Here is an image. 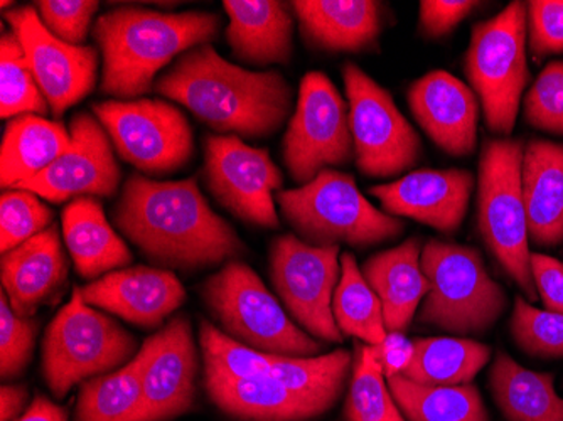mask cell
<instances>
[{
  "mask_svg": "<svg viewBox=\"0 0 563 421\" xmlns=\"http://www.w3.org/2000/svg\"><path fill=\"white\" fill-rule=\"evenodd\" d=\"M5 19L24 47L53 115L59 119L93 91L98 71L97 47L73 46L53 36L34 8L12 9Z\"/></svg>",
  "mask_w": 563,
  "mask_h": 421,
  "instance_id": "9a60e30c",
  "label": "cell"
},
{
  "mask_svg": "<svg viewBox=\"0 0 563 421\" xmlns=\"http://www.w3.org/2000/svg\"><path fill=\"white\" fill-rule=\"evenodd\" d=\"M422 270L430 284L419 313L423 324L459 335L483 334L508 306L505 290L473 246L430 240L422 250Z\"/></svg>",
  "mask_w": 563,
  "mask_h": 421,
  "instance_id": "52a82bcc",
  "label": "cell"
},
{
  "mask_svg": "<svg viewBox=\"0 0 563 421\" xmlns=\"http://www.w3.org/2000/svg\"><path fill=\"white\" fill-rule=\"evenodd\" d=\"M530 240L540 246L563 243V144L533 139L521 170Z\"/></svg>",
  "mask_w": 563,
  "mask_h": 421,
  "instance_id": "484cf974",
  "label": "cell"
},
{
  "mask_svg": "<svg viewBox=\"0 0 563 421\" xmlns=\"http://www.w3.org/2000/svg\"><path fill=\"white\" fill-rule=\"evenodd\" d=\"M220 27V15L211 12L163 14L119 8L100 15L93 37L103 55L101 91L122 101L148 93L164 66L210 44Z\"/></svg>",
  "mask_w": 563,
  "mask_h": 421,
  "instance_id": "3957f363",
  "label": "cell"
},
{
  "mask_svg": "<svg viewBox=\"0 0 563 421\" xmlns=\"http://www.w3.org/2000/svg\"><path fill=\"white\" fill-rule=\"evenodd\" d=\"M2 292L21 318L34 313L62 290L68 278V259L62 248L59 231L51 224L30 242L2 255Z\"/></svg>",
  "mask_w": 563,
  "mask_h": 421,
  "instance_id": "44dd1931",
  "label": "cell"
},
{
  "mask_svg": "<svg viewBox=\"0 0 563 421\" xmlns=\"http://www.w3.org/2000/svg\"><path fill=\"white\" fill-rule=\"evenodd\" d=\"M201 296L230 337L272 356L314 357L321 344L297 328L264 281L233 259L202 285Z\"/></svg>",
  "mask_w": 563,
  "mask_h": 421,
  "instance_id": "ba28073f",
  "label": "cell"
},
{
  "mask_svg": "<svg viewBox=\"0 0 563 421\" xmlns=\"http://www.w3.org/2000/svg\"><path fill=\"white\" fill-rule=\"evenodd\" d=\"M71 132L63 123L37 115L12 119L5 126L0 148V184L15 189L34 179L65 154Z\"/></svg>",
  "mask_w": 563,
  "mask_h": 421,
  "instance_id": "83f0119b",
  "label": "cell"
},
{
  "mask_svg": "<svg viewBox=\"0 0 563 421\" xmlns=\"http://www.w3.org/2000/svg\"><path fill=\"white\" fill-rule=\"evenodd\" d=\"M0 115L18 119L22 115L43 117L49 112L21 41L12 31L0 37Z\"/></svg>",
  "mask_w": 563,
  "mask_h": 421,
  "instance_id": "836d02e7",
  "label": "cell"
},
{
  "mask_svg": "<svg viewBox=\"0 0 563 421\" xmlns=\"http://www.w3.org/2000/svg\"><path fill=\"white\" fill-rule=\"evenodd\" d=\"M509 331L525 354L542 359L563 357V315L540 310L517 297Z\"/></svg>",
  "mask_w": 563,
  "mask_h": 421,
  "instance_id": "74e56055",
  "label": "cell"
},
{
  "mask_svg": "<svg viewBox=\"0 0 563 421\" xmlns=\"http://www.w3.org/2000/svg\"><path fill=\"white\" fill-rule=\"evenodd\" d=\"M113 224L161 268L201 270L239 258L245 245L199 191L195 177L152 180L132 174L112 211Z\"/></svg>",
  "mask_w": 563,
  "mask_h": 421,
  "instance_id": "6da1fadb",
  "label": "cell"
},
{
  "mask_svg": "<svg viewBox=\"0 0 563 421\" xmlns=\"http://www.w3.org/2000/svg\"><path fill=\"white\" fill-rule=\"evenodd\" d=\"M531 275L545 310L563 315V263L553 256L531 253Z\"/></svg>",
  "mask_w": 563,
  "mask_h": 421,
  "instance_id": "f6af8a7d",
  "label": "cell"
},
{
  "mask_svg": "<svg viewBox=\"0 0 563 421\" xmlns=\"http://www.w3.org/2000/svg\"><path fill=\"white\" fill-rule=\"evenodd\" d=\"M144 354L81 388L75 421H144Z\"/></svg>",
  "mask_w": 563,
  "mask_h": 421,
  "instance_id": "4dcf8cb0",
  "label": "cell"
},
{
  "mask_svg": "<svg viewBox=\"0 0 563 421\" xmlns=\"http://www.w3.org/2000/svg\"><path fill=\"white\" fill-rule=\"evenodd\" d=\"M373 350L387 379L404 375L413 357V342L408 341L404 332H388L387 339Z\"/></svg>",
  "mask_w": 563,
  "mask_h": 421,
  "instance_id": "bcb514c9",
  "label": "cell"
},
{
  "mask_svg": "<svg viewBox=\"0 0 563 421\" xmlns=\"http://www.w3.org/2000/svg\"><path fill=\"white\" fill-rule=\"evenodd\" d=\"M233 56L255 66L287 65L294 53L292 5L277 0H227Z\"/></svg>",
  "mask_w": 563,
  "mask_h": 421,
  "instance_id": "7402d4cb",
  "label": "cell"
},
{
  "mask_svg": "<svg viewBox=\"0 0 563 421\" xmlns=\"http://www.w3.org/2000/svg\"><path fill=\"white\" fill-rule=\"evenodd\" d=\"M271 277L290 315L312 337L343 341L332 313L341 278L340 245L314 246L296 234L278 236L271 248Z\"/></svg>",
  "mask_w": 563,
  "mask_h": 421,
  "instance_id": "4fadbf2b",
  "label": "cell"
},
{
  "mask_svg": "<svg viewBox=\"0 0 563 421\" xmlns=\"http://www.w3.org/2000/svg\"><path fill=\"white\" fill-rule=\"evenodd\" d=\"M346 418L347 421H405L385 385V375L373 346H356Z\"/></svg>",
  "mask_w": 563,
  "mask_h": 421,
  "instance_id": "8d00e7d4",
  "label": "cell"
},
{
  "mask_svg": "<svg viewBox=\"0 0 563 421\" xmlns=\"http://www.w3.org/2000/svg\"><path fill=\"white\" fill-rule=\"evenodd\" d=\"M479 2L470 0H422L420 27L429 37H441L461 24Z\"/></svg>",
  "mask_w": 563,
  "mask_h": 421,
  "instance_id": "ee69618b",
  "label": "cell"
},
{
  "mask_svg": "<svg viewBox=\"0 0 563 421\" xmlns=\"http://www.w3.org/2000/svg\"><path fill=\"white\" fill-rule=\"evenodd\" d=\"M18 421H68V417L58 405L51 403L47 398L36 397L30 410L25 411Z\"/></svg>",
  "mask_w": 563,
  "mask_h": 421,
  "instance_id": "c3c4849f",
  "label": "cell"
},
{
  "mask_svg": "<svg viewBox=\"0 0 563 421\" xmlns=\"http://www.w3.org/2000/svg\"><path fill=\"white\" fill-rule=\"evenodd\" d=\"M528 9V47L534 59L563 55V0H531Z\"/></svg>",
  "mask_w": 563,
  "mask_h": 421,
  "instance_id": "7bdbcfd3",
  "label": "cell"
},
{
  "mask_svg": "<svg viewBox=\"0 0 563 421\" xmlns=\"http://www.w3.org/2000/svg\"><path fill=\"white\" fill-rule=\"evenodd\" d=\"M95 117L106 126L125 163L145 174L183 169L195 154L191 125L181 110L166 100L137 98L95 103Z\"/></svg>",
  "mask_w": 563,
  "mask_h": 421,
  "instance_id": "7c38bea8",
  "label": "cell"
},
{
  "mask_svg": "<svg viewBox=\"0 0 563 421\" xmlns=\"http://www.w3.org/2000/svg\"><path fill=\"white\" fill-rule=\"evenodd\" d=\"M36 11L53 36L78 46L87 40L98 2L91 0H40Z\"/></svg>",
  "mask_w": 563,
  "mask_h": 421,
  "instance_id": "b9f144b4",
  "label": "cell"
},
{
  "mask_svg": "<svg viewBox=\"0 0 563 421\" xmlns=\"http://www.w3.org/2000/svg\"><path fill=\"white\" fill-rule=\"evenodd\" d=\"M27 388L22 385H2L0 389V421H12L24 410Z\"/></svg>",
  "mask_w": 563,
  "mask_h": 421,
  "instance_id": "7dc6e473",
  "label": "cell"
},
{
  "mask_svg": "<svg viewBox=\"0 0 563 421\" xmlns=\"http://www.w3.org/2000/svg\"><path fill=\"white\" fill-rule=\"evenodd\" d=\"M282 157L297 184H309L329 167L346 166L354 157L350 107L322 71L303 76L290 117Z\"/></svg>",
  "mask_w": 563,
  "mask_h": 421,
  "instance_id": "30bf717a",
  "label": "cell"
},
{
  "mask_svg": "<svg viewBox=\"0 0 563 421\" xmlns=\"http://www.w3.org/2000/svg\"><path fill=\"white\" fill-rule=\"evenodd\" d=\"M388 386L408 421H489L474 385L426 386L394 376Z\"/></svg>",
  "mask_w": 563,
  "mask_h": 421,
  "instance_id": "1f68e13d",
  "label": "cell"
},
{
  "mask_svg": "<svg viewBox=\"0 0 563 421\" xmlns=\"http://www.w3.org/2000/svg\"><path fill=\"white\" fill-rule=\"evenodd\" d=\"M80 290L88 306L144 329L161 328L186 300L181 281L164 268L110 272Z\"/></svg>",
  "mask_w": 563,
  "mask_h": 421,
  "instance_id": "ffe728a7",
  "label": "cell"
},
{
  "mask_svg": "<svg viewBox=\"0 0 563 421\" xmlns=\"http://www.w3.org/2000/svg\"><path fill=\"white\" fill-rule=\"evenodd\" d=\"M525 147L520 139L484 142L477 176V228L496 262L533 302L539 292L531 275L530 233L521 188Z\"/></svg>",
  "mask_w": 563,
  "mask_h": 421,
  "instance_id": "277c9868",
  "label": "cell"
},
{
  "mask_svg": "<svg viewBox=\"0 0 563 421\" xmlns=\"http://www.w3.org/2000/svg\"><path fill=\"white\" fill-rule=\"evenodd\" d=\"M37 322L12 310L8 296L0 297V375L18 378L33 357Z\"/></svg>",
  "mask_w": 563,
  "mask_h": 421,
  "instance_id": "60d3db41",
  "label": "cell"
},
{
  "mask_svg": "<svg viewBox=\"0 0 563 421\" xmlns=\"http://www.w3.org/2000/svg\"><path fill=\"white\" fill-rule=\"evenodd\" d=\"M292 11L309 46L324 51L366 49L378 41L383 9L373 0H296Z\"/></svg>",
  "mask_w": 563,
  "mask_h": 421,
  "instance_id": "603a6c76",
  "label": "cell"
},
{
  "mask_svg": "<svg viewBox=\"0 0 563 421\" xmlns=\"http://www.w3.org/2000/svg\"><path fill=\"white\" fill-rule=\"evenodd\" d=\"M53 209L40 201V196L25 189H11L0 198V246L2 255L30 242L53 224Z\"/></svg>",
  "mask_w": 563,
  "mask_h": 421,
  "instance_id": "f35d334b",
  "label": "cell"
},
{
  "mask_svg": "<svg viewBox=\"0 0 563 421\" xmlns=\"http://www.w3.org/2000/svg\"><path fill=\"white\" fill-rule=\"evenodd\" d=\"M71 145L44 173L15 189L34 192L46 201L66 202L80 198H110L120 184V167L112 141L103 125L87 112L69 123Z\"/></svg>",
  "mask_w": 563,
  "mask_h": 421,
  "instance_id": "2e32d148",
  "label": "cell"
},
{
  "mask_svg": "<svg viewBox=\"0 0 563 421\" xmlns=\"http://www.w3.org/2000/svg\"><path fill=\"white\" fill-rule=\"evenodd\" d=\"M211 400L230 417L245 421H303L332 407L325 398L296 391L271 376L261 378L207 379Z\"/></svg>",
  "mask_w": 563,
  "mask_h": 421,
  "instance_id": "cb8c5ba5",
  "label": "cell"
},
{
  "mask_svg": "<svg viewBox=\"0 0 563 421\" xmlns=\"http://www.w3.org/2000/svg\"><path fill=\"white\" fill-rule=\"evenodd\" d=\"M205 375L207 379H252L267 376L271 373L274 356L258 353L242 342L221 332L208 321H201L199 329Z\"/></svg>",
  "mask_w": 563,
  "mask_h": 421,
  "instance_id": "d590c367",
  "label": "cell"
},
{
  "mask_svg": "<svg viewBox=\"0 0 563 421\" xmlns=\"http://www.w3.org/2000/svg\"><path fill=\"white\" fill-rule=\"evenodd\" d=\"M154 91L181 103L218 134L242 139L272 137L294 110L292 87L278 69L233 65L211 44L179 56Z\"/></svg>",
  "mask_w": 563,
  "mask_h": 421,
  "instance_id": "7a4b0ae2",
  "label": "cell"
},
{
  "mask_svg": "<svg viewBox=\"0 0 563 421\" xmlns=\"http://www.w3.org/2000/svg\"><path fill=\"white\" fill-rule=\"evenodd\" d=\"M205 176L213 198L250 224L277 228L274 192L284 176L267 148L252 147L236 135H211L205 145Z\"/></svg>",
  "mask_w": 563,
  "mask_h": 421,
  "instance_id": "5bb4252c",
  "label": "cell"
},
{
  "mask_svg": "<svg viewBox=\"0 0 563 421\" xmlns=\"http://www.w3.org/2000/svg\"><path fill=\"white\" fill-rule=\"evenodd\" d=\"M332 313L343 335L368 342V346H378L387 339L382 302L357 268L353 253L341 256V278L332 299Z\"/></svg>",
  "mask_w": 563,
  "mask_h": 421,
  "instance_id": "d6a6232c",
  "label": "cell"
},
{
  "mask_svg": "<svg viewBox=\"0 0 563 421\" xmlns=\"http://www.w3.org/2000/svg\"><path fill=\"white\" fill-rule=\"evenodd\" d=\"M489 386L508 421H563V398L556 395L552 375L531 372L499 353L489 373Z\"/></svg>",
  "mask_w": 563,
  "mask_h": 421,
  "instance_id": "f1b7e54d",
  "label": "cell"
},
{
  "mask_svg": "<svg viewBox=\"0 0 563 421\" xmlns=\"http://www.w3.org/2000/svg\"><path fill=\"white\" fill-rule=\"evenodd\" d=\"M525 122L531 129L563 137V62L543 68L523 100Z\"/></svg>",
  "mask_w": 563,
  "mask_h": 421,
  "instance_id": "ab89813d",
  "label": "cell"
},
{
  "mask_svg": "<svg viewBox=\"0 0 563 421\" xmlns=\"http://www.w3.org/2000/svg\"><path fill=\"white\" fill-rule=\"evenodd\" d=\"M343 80L357 169L378 179L412 169L422 157V141L394 97L354 63L343 66Z\"/></svg>",
  "mask_w": 563,
  "mask_h": 421,
  "instance_id": "8fae6325",
  "label": "cell"
},
{
  "mask_svg": "<svg viewBox=\"0 0 563 421\" xmlns=\"http://www.w3.org/2000/svg\"><path fill=\"white\" fill-rule=\"evenodd\" d=\"M479 104L473 88L444 69L427 73L408 88V107L417 123L454 157L476 152Z\"/></svg>",
  "mask_w": 563,
  "mask_h": 421,
  "instance_id": "d6986e66",
  "label": "cell"
},
{
  "mask_svg": "<svg viewBox=\"0 0 563 421\" xmlns=\"http://www.w3.org/2000/svg\"><path fill=\"white\" fill-rule=\"evenodd\" d=\"M351 363L353 357L344 350L314 357L274 356L268 376L296 391L336 403L350 373Z\"/></svg>",
  "mask_w": 563,
  "mask_h": 421,
  "instance_id": "e575fe53",
  "label": "cell"
},
{
  "mask_svg": "<svg viewBox=\"0 0 563 421\" xmlns=\"http://www.w3.org/2000/svg\"><path fill=\"white\" fill-rule=\"evenodd\" d=\"M137 351L135 337L110 315L88 306L80 288L59 310L43 342V373L51 391L63 398L88 378L109 375L129 364Z\"/></svg>",
  "mask_w": 563,
  "mask_h": 421,
  "instance_id": "9c48e42d",
  "label": "cell"
},
{
  "mask_svg": "<svg viewBox=\"0 0 563 421\" xmlns=\"http://www.w3.org/2000/svg\"><path fill=\"white\" fill-rule=\"evenodd\" d=\"M422 240L408 239L401 245L372 256L363 277L375 290L383 307L388 332H404L429 293L430 284L422 270Z\"/></svg>",
  "mask_w": 563,
  "mask_h": 421,
  "instance_id": "d4e9b609",
  "label": "cell"
},
{
  "mask_svg": "<svg viewBox=\"0 0 563 421\" xmlns=\"http://www.w3.org/2000/svg\"><path fill=\"white\" fill-rule=\"evenodd\" d=\"M527 2L515 0L498 15L477 22L466 53L467 80L493 134L509 137L530 81Z\"/></svg>",
  "mask_w": 563,
  "mask_h": 421,
  "instance_id": "8992f818",
  "label": "cell"
},
{
  "mask_svg": "<svg viewBox=\"0 0 563 421\" xmlns=\"http://www.w3.org/2000/svg\"><path fill=\"white\" fill-rule=\"evenodd\" d=\"M275 201L309 245H378L405 231L398 218L375 208L357 189L354 177L340 170H322L309 184L278 191Z\"/></svg>",
  "mask_w": 563,
  "mask_h": 421,
  "instance_id": "5b68a950",
  "label": "cell"
},
{
  "mask_svg": "<svg viewBox=\"0 0 563 421\" xmlns=\"http://www.w3.org/2000/svg\"><path fill=\"white\" fill-rule=\"evenodd\" d=\"M489 357L492 347L473 339H416L412 361L401 376L426 386L471 385Z\"/></svg>",
  "mask_w": 563,
  "mask_h": 421,
  "instance_id": "f546056e",
  "label": "cell"
},
{
  "mask_svg": "<svg viewBox=\"0 0 563 421\" xmlns=\"http://www.w3.org/2000/svg\"><path fill=\"white\" fill-rule=\"evenodd\" d=\"M63 233L76 272L84 278H98L131 265L132 253L95 198L75 199L65 206Z\"/></svg>",
  "mask_w": 563,
  "mask_h": 421,
  "instance_id": "4316f807",
  "label": "cell"
},
{
  "mask_svg": "<svg viewBox=\"0 0 563 421\" xmlns=\"http://www.w3.org/2000/svg\"><path fill=\"white\" fill-rule=\"evenodd\" d=\"M476 188L466 169H420L394 182L378 184L369 192L385 213L410 218L441 233H454L463 224Z\"/></svg>",
  "mask_w": 563,
  "mask_h": 421,
  "instance_id": "ac0fdd59",
  "label": "cell"
},
{
  "mask_svg": "<svg viewBox=\"0 0 563 421\" xmlns=\"http://www.w3.org/2000/svg\"><path fill=\"white\" fill-rule=\"evenodd\" d=\"M144 421H167L188 411L196 395L195 339L191 322L177 315L142 344Z\"/></svg>",
  "mask_w": 563,
  "mask_h": 421,
  "instance_id": "e0dca14e",
  "label": "cell"
}]
</instances>
